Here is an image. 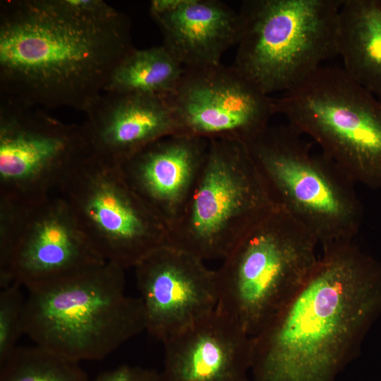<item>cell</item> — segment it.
<instances>
[{
    "label": "cell",
    "mask_w": 381,
    "mask_h": 381,
    "mask_svg": "<svg viewBox=\"0 0 381 381\" xmlns=\"http://www.w3.org/2000/svg\"><path fill=\"white\" fill-rule=\"evenodd\" d=\"M93 381H160V377L152 369L122 365L102 373Z\"/></svg>",
    "instance_id": "22"
},
{
    "label": "cell",
    "mask_w": 381,
    "mask_h": 381,
    "mask_svg": "<svg viewBox=\"0 0 381 381\" xmlns=\"http://www.w3.org/2000/svg\"><path fill=\"white\" fill-rule=\"evenodd\" d=\"M134 269L145 330L162 342L217 308L215 271L190 253L166 245Z\"/></svg>",
    "instance_id": "13"
},
{
    "label": "cell",
    "mask_w": 381,
    "mask_h": 381,
    "mask_svg": "<svg viewBox=\"0 0 381 381\" xmlns=\"http://www.w3.org/2000/svg\"><path fill=\"white\" fill-rule=\"evenodd\" d=\"M28 291L25 334L75 362L101 360L145 330L142 301L126 294L125 270L115 264Z\"/></svg>",
    "instance_id": "3"
},
{
    "label": "cell",
    "mask_w": 381,
    "mask_h": 381,
    "mask_svg": "<svg viewBox=\"0 0 381 381\" xmlns=\"http://www.w3.org/2000/svg\"><path fill=\"white\" fill-rule=\"evenodd\" d=\"M289 124L266 126L246 143L277 205L322 249L353 241L363 210L355 183Z\"/></svg>",
    "instance_id": "4"
},
{
    "label": "cell",
    "mask_w": 381,
    "mask_h": 381,
    "mask_svg": "<svg viewBox=\"0 0 381 381\" xmlns=\"http://www.w3.org/2000/svg\"><path fill=\"white\" fill-rule=\"evenodd\" d=\"M185 68L163 44L134 47L115 68L104 92L167 95L181 80Z\"/></svg>",
    "instance_id": "19"
},
{
    "label": "cell",
    "mask_w": 381,
    "mask_h": 381,
    "mask_svg": "<svg viewBox=\"0 0 381 381\" xmlns=\"http://www.w3.org/2000/svg\"><path fill=\"white\" fill-rule=\"evenodd\" d=\"M178 134L246 143L276 114L274 99L264 94L233 65L185 68L166 95Z\"/></svg>",
    "instance_id": "12"
},
{
    "label": "cell",
    "mask_w": 381,
    "mask_h": 381,
    "mask_svg": "<svg viewBox=\"0 0 381 381\" xmlns=\"http://www.w3.org/2000/svg\"><path fill=\"white\" fill-rule=\"evenodd\" d=\"M381 315V263L353 241L322 249L310 276L253 339L250 381H335Z\"/></svg>",
    "instance_id": "2"
},
{
    "label": "cell",
    "mask_w": 381,
    "mask_h": 381,
    "mask_svg": "<svg viewBox=\"0 0 381 381\" xmlns=\"http://www.w3.org/2000/svg\"><path fill=\"white\" fill-rule=\"evenodd\" d=\"M342 0H245L233 66L265 95L295 88L338 55Z\"/></svg>",
    "instance_id": "6"
},
{
    "label": "cell",
    "mask_w": 381,
    "mask_h": 381,
    "mask_svg": "<svg viewBox=\"0 0 381 381\" xmlns=\"http://www.w3.org/2000/svg\"><path fill=\"white\" fill-rule=\"evenodd\" d=\"M84 113L92 152L119 164L150 143L179 131L162 95L104 92Z\"/></svg>",
    "instance_id": "15"
},
{
    "label": "cell",
    "mask_w": 381,
    "mask_h": 381,
    "mask_svg": "<svg viewBox=\"0 0 381 381\" xmlns=\"http://www.w3.org/2000/svg\"><path fill=\"white\" fill-rule=\"evenodd\" d=\"M318 246L304 226L275 206L214 270L217 307L256 335L306 282L318 261Z\"/></svg>",
    "instance_id": "5"
},
{
    "label": "cell",
    "mask_w": 381,
    "mask_h": 381,
    "mask_svg": "<svg viewBox=\"0 0 381 381\" xmlns=\"http://www.w3.org/2000/svg\"><path fill=\"white\" fill-rule=\"evenodd\" d=\"M337 53L346 75L381 97V0H342Z\"/></svg>",
    "instance_id": "18"
},
{
    "label": "cell",
    "mask_w": 381,
    "mask_h": 381,
    "mask_svg": "<svg viewBox=\"0 0 381 381\" xmlns=\"http://www.w3.org/2000/svg\"><path fill=\"white\" fill-rule=\"evenodd\" d=\"M134 47L130 18L105 1H1V95L85 112Z\"/></svg>",
    "instance_id": "1"
},
{
    "label": "cell",
    "mask_w": 381,
    "mask_h": 381,
    "mask_svg": "<svg viewBox=\"0 0 381 381\" xmlns=\"http://www.w3.org/2000/svg\"><path fill=\"white\" fill-rule=\"evenodd\" d=\"M104 262L59 194L0 196V288L29 290Z\"/></svg>",
    "instance_id": "10"
},
{
    "label": "cell",
    "mask_w": 381,
    "mask_h": 381,
    "mask_svg": "<svg viewBox=\"0 0 381 381\" xmlns=\"http://www.w3.org/2000/svg\"><path fill=\"white\" fill-rule=\"evenodd\" d=\"M0 381H90L80 363L37 345L17 346L0 365Z\"/></svg>",
    "instance_id": "20"
},
{
    "label": "cell",
    "mask_w": 381,
    "mask_h": 381,
    "mask_svg": "<svg viewBox=\"0 0 381 381\" xmlns=\"http://www.w3.org/2000/svg\"><path fill=\"white\" fill-rule=\"evenodd\" d=\"M277 205L245 143L209 140L193 188L169 228V244L203 261L224 259Z\"/></svg>",
    "instance_id": "7"
},
{
    "label": "cell",
    "mask_w": 381,
    "mask_h": 381,
    "mask_svg": "<svg viewBox=\"0 0 381 381\" xmlns=\"http://www.w3.org/2000/svg\"><path fill=\"white\" fill-rule=\"evenodd\" d=\"M92 152L84 124L0 97V196L35 198L59 191Z\"/></svg>",
    "instance_id": "11"
},
{
    "label": "cell",
    "mask_w": 381,
    "mask_h": 381,
    "mask_svg": "<svg viewBox=\"0 0 381 381\" xmlns=\"http://www.w3.org/2000/svg\"><path fill=\"white\" fill-rule=\"evenodd\" d=\"M274 105L355 183L381 188V102L343 68L321 66Z\"/></svg>",
    "instance_id": "8"
},
{
    "label": "cell",
    "mask_w": 381,
    "mask_h": 381,
    "mask_svg": "<svg viewBox=\"0 0 381 381\" xmlns=\"http://www.w3.org/2000/svg\"><path fill=\"white\" fill-rule=\"evenodd\" d=\"M162 343L160 381H250L252 337L217 307Z\"/></svg>",
    "instance_id": "14"
},
{
    "label": "cell",
    "mask_w": 381,
    "mask_h": 381,
    "mask_svg": "<svg viewBox=\"0 0 381 381\" xmlns=\"http://www.w3.org/2000/svg\"><path fill=\"white\" fill-rule=\"evenodd\" d=\"M151 17L162 35L163 45L185 68L220 64L242 33L238 11L219 0H184L176 9Z\"/></svg>",
    "instance_id": "17"
},
{
    "label": "cell",
    "mask_w": 381,
    "mask_h": 381,
    "mask_svg": "<svg viewBox=\"0 0 381 381\" xmlns=\"http://www.w3.org/2000/svg\"><path fill=\"white\" fill-rule=\"evenodd\" d=\"M209 149V140L173 134L146 145L121 164L133 189L168 227L181 213Z\"/></svg>",
    "instance_id": "16"
},
{
    "label": "cell",
    "mask_w": 381,
    "mask_h": 381,
    "mask_svg": "<svg viewBox=\"0 0 381 381\" xmlns=\"http://www.w3.org/2000/svg\"><path fill=\"white\" fill-rule=\"evenodd\" d=\"M19 284L13 282L0 288V365L17 347L25 334V298Z\"/></svg>",
    "instance_id": "21"
},
{
    "label": "cell",
    "mask_w": 381,
    "mask_h": 381,
    "mask_svg": "<svg viewBox=\"0 0 381 381\" xmlns=\"http://www.w3.org/2000/svg\"><path fill=\"white\" fill-rule=\"evenodd\" d=\"M59 193L101 257L124 270L169 244V227L133 189L121 165L92 152Z\"/></svg>",
    "instance_id": "9"
}]
</instances>
